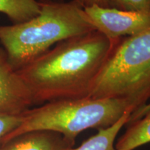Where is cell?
<instances>
[{"label":"cell","instance_id":"6da1fadb","mask_svg":"<svg viewBox=\"0 0 150 150\" xmlns=\"http://www.w3.org/2000/svg\"><path fill=\"white\" fill-rule=\"evenodd\" d=\"M119 41L93 31L57 43L17 71L34 104L86 98Z\"/></svg>","mask_w":150,"mask_h":150},{"label":"cell","instance_id":"7a4b0ae2","mask_svg":"<svg viewBox=\"0 0 150 150\" xmlns=\"http://www.w3.org/2000/svg\"><path fill=\"white\" fill-rule=\"evenodd\" d=\"M95 31L79 0L40 2L37 16L0 25V45L18 70L61 41Z\"/></svg>","mask_w":150,"mask_h":150},{"label":"cell","instance_id":"3957f363","mask_svg":"<svg viewBox=\"0 0 150 150\" xmlns=\"http://www.w3.org/2000/svg\"><path fill=\"white\" fill-rule=\"evenodd\" d=\"M128 110L134 111L122 99L86 97L49 102L24 112L20 126L6 136L3 144L21 135L40 131L58 133L75 141L82 131L111 126Z\"/></svg>","mask_w":150,"mask_h":150},{"label":"cell","instance_id":"277c9868","mask_svg":"<svg viewBox=\"0 0 150 150\" xmlns=\"http://www.w3.org/2000/svg\"><path fill=\"white\" fill-rule=\"evenodd\" d=\"M88 97L125 99L134 111L147 104L150 29L119 41L94 81Z\"/></svg>","mask_w":150,"mask_h":150},{"label":"cell","instance_id":"5b68a950","mask_svg":"<svg viewBox=\"0 0 150 150\" xmlns=\"http://www.w3.org/2000/svg\"><path fill=\"white\" fill-rule=\"evenodd\" d=\"M84 11L95 31L113 42L150 29V11H129L98 6L84 7Z\"/></svg>","mask_w":150,"mask_h":150},{"label":"cell","instance_id":"8992f818","mask_svg":"<svg viewBox=\"0 0 150 150\" xmlns=\"http://www.w3.org/2000/svg\"><path fill=\"white\" fill-rule=\"evenodd\" d=\"M33 104L31 91L0 45V114L22 115Z\"/></svg>","mask_w":150,"mask_h":150},{"label":"cell","instance_id":"52a82bcc","mask_svg":"<svg viewBox=\"0 0 150 150\" xmlns=\"http://www.w3.org/2000/svg\"><path fill=\"white\" fill-rule=\"evenodd\" d=\"M75 141L67 140L61 134L52 131H33L3 144L0 150H66Z\"/></svg>","mask_w":150,"mask_h":150},{"label":"cell","instance_id":"ba28073f","mask_svg":"<svg viewBox=\"0 0 150 150\" xmlns=\"http://www.w3.org/2000/svg\"><path fill=\"white\" fill-rule=\"evenodd\" d=\"M131 110L125 112L111 126L98 129L96 135L91 137L76 148H69L66 150H115L114 142L118 133L128 122Z\"/></svg>","mask_w":150,"mask_h":150},{"label":"cell","instance_id":"9c48e42d","mask_svg":"<svg viewBox=\"0 0 150 150\" xmlns=\"http://www.w3.org/2000/svg\"><path fill=\"white\" fill-rule=\"evenodd\" d=\"M150 142V110L128 128L115 146V150H134Z\"/></svg>","mask_w":150,"mask_h":150},{"label":"cell","instance_id":"30bf717a","mask_svg":"<svg viewBox=\"0 0 150 150\" xmlns=\"http://www.w3.org/2000/svg\"><path fill=\"white\" fill-rule=\"evenodd\" d=\"M40 11L38 0H0V13L5 15L13 24L28 21Z\"/></svg>","mask_w":150,"mask_h":150},{"label":"cell","instance_id":"8fae6325","mask_svg":"<svg viewBox=\"0 0 150 150\" xmlns=\"http://www.w3.org/2000/svg\"><path fill=\"white\" fill-rule=\"evenodd\" d=\"M23 118L22 115H8L0 114V147L3 140L10 133L20 126Z\"/></svg>","mask_w":150,"mask_h":150},{"label":"cell","instance_id":"7c38bea8","mask_svg":"<svg viewBox=\"0 0 150 150\" xmlns=\"http://www.w3.org/2000/svg\"><path fill=\"white\" fill-rule=\"evenodd\" d=\"M111 8L129 11H149L150 0H109Z\"/></svg>","mask_w":150,"mask_h":150},{"label":"cell","instance_id":"4fadbf2b","mask_svg":"<svg viewBox=\"0 0 150 150\" xmlns=\"http://www.w3.org/2000/svg\"><path fill=\"white\" fill-rule=\"evenodd\" d=\"M150 110V102H148L147 104H145V106H142L139 109L135 110L131 114L130 116H129L128 122H127V125H128L129 124L134 122L138 120L140 118H141L142 116L145 115L147 112Z\"/></svg>","mask_w":150,"mask_h":150},{"label":"cell","instance_id":"5bb4252c","mask_svg":"<svg viewBox=\"0 0 150 150\" xmlns=\"http://www.w3.org/2000/svg\"><path fill=\"white\" fill-rule=\"evenodd\" d=\"M83 7L98 6L104 8H110L109 0H79Z\"/></svg>","mask_w":150,"mask_h":150},{"label":"cell","instance_id":"9a60e30c","mask_svg":"<svg viewBox=\"0 0 150 150\" xmlns=\"http://www.w3.org/2000/svg\"><path fill=\"white\" fill-rule=\"evenodd\" d=\"M47 1H60V0H47Z\"/></svg>","mask_w":150,"mask_h":150}]
</instances>
